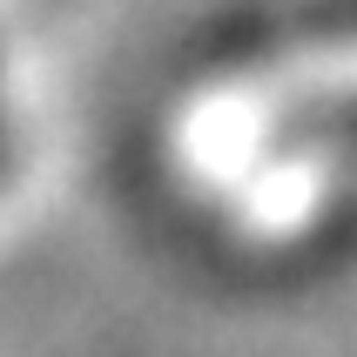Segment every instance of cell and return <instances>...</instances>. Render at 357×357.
<instances>
[{"instance_id":"obj_1","label":"cell","mask_w":357,"mask_h":357,"mask_svg":"<svg viewBox=\"0 0 357 357\" xmlns=\"http://www.w3.org/2000/svg\"><path fill=\"white\" fill-rule=\"evenodd\" d=\"M7 142H14V108H7V68H0V162H7Z\"/></svg>"}]
</instances>
